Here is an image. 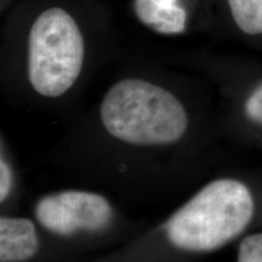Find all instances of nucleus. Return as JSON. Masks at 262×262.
I'll use <instances>...</instances> for the list:
<instances>
[{
    "mask_svg": "<svg viewBox=\"0 0 262 262\" xmlns=\"http://www.w3.org/2000/svg\"><path fill=\"white\" fill-rule=\"evenodd\" d=\"M191 127V114L178 95L143 75L127 74L75 126L64 157L91 179L133 193L150 157L185 142Z\"/></svg>",
    "mask_w": 262,
    "mask_h": 262,
    "instance_id": "f257e3e1",
    "label": "nucleus"
},
{
    "mask_svg": "<svg viewBox=\"0 0 262 262\" xmlns=\"http://www.w3.org/2000/svg\"><path fill=\"white\" fill-rule=\"evenodd\" d=\"M254 208L253 194L244 183L234 179L214 180L196 191L155 231L141 235L136 242H163L180 253H211L248 227Z\"/></svg>",
    "mask_w": 262,
    "mask_h": 262,
    "instance_id": "f03ea898",
    "label": "nucleus"
},
{
    "mask_svg": "<svg viewBox=\"0 0 262 262\" xmlns=\"http://www.w3.org/2000/svg\"><path fill=\"white\" fill-rule=\"evenodd\" d=\"M89 48L77 18L61 6L39 12L29 27L25 77L31 93L42 102L71 96L83 80Z\"/></svg>",
    "mask_w": 262,
    "mask_h": 262,
    "instance_id": "7ed1b4c3",
    "label": "nucleus"
},
{
    "mask_svg": "<svg viewBox=\"0 0 262 262\" xmlns=\"http://www.w3.org/2000/svg\"><path fill=\"white\" fill-rule=\"evenodd\" d=\"M31 217L48 243L86 245L135 233V220L106 193L66 187L37 196Z\"/></svg>",
    "mask_w": 262,
    "mask_h": 262,
    "instance_id": "20e7f679",
    "label": "nucleus"
},
{
    "mask_svg": "<svg viewBox=\"0 0 262 262\" xmlns=\"http://www.w3.org/2000/svg\"><path fill=\"white\" fill-rule=\"evenodd\" d=\"M48 242L31 216L0 215V262H32Z\"/></svg>",
    "mask_w": 262,
    "mask_h": 262,
    "instance_id": "39448f33",
    "label": "nucleus"
},
{
    "mask_svg": "<svg viewBox=\"0 0 262 262\" xmlns=\"http://www.w3.org/2000/svg\"><path fill=\"white\" fill-rule=\"evenodd\" d=\"M133 8L141 24L155 32L166 35L185 32L187 14L181 0H134Z\"/></svg>",
    "mask_w": 262,
    "mask_h": 262,
    "instance_id": "423d86ee",
    "label": "nucleus"
},
{
    "mask_svg": "<svg viewBox=\"0 0 262 262\" xmlns=\"http://www.w3.org/2000/svg\"><path fill=\"white\" fill-rule=\"evenodd\" d=\"M232 17L242 32L262 34V0H227Z\"/></svg>",
    "mask_w": 262,
    "mask_h": 262,
    "instance_id": "0eeeda50",
    "label": "nucleus"
},
{
    "mask_svg": "<svg viewBox=\"0 0 262 262\" xmlns=\"http://www.w3.org/2000/svg\"><path fill=\"white\" fill-rule=\"evenodd\" d=\"M238 262H262V232L243 239L239 245Z\"/></svg>",
    "mask_w": 262,
    "mask_h": 262,
    "instance_id": "6e6552de",
    "label": "nucleus"
},
{
    "mask_svg": "<svg viewBox=\"0 0 262 262\" xmlns=\"http://www.w3.org/2000/svg\"><path fill=\"white\" fill-rule=\"evenodd\" d=\"M16 189V173L8 159H0V205L14 195Z\"/></svg>",
    "mask_w": 262,
    "mask_h": 262,
    "instance_id": "1a4fd4ad",
    "label": "nucleus"
},
{
    "mask_svg": "<svg viewBox=\"0 0 262 262\" xmlns=\"http://www.w3.org/2000/svg\"><path fill=\"white\" fill-rule=\"evenodd\" d=\"M245 112L253 122L262 124V84L258 85L248 98Z\"/></svg>",
    "mask_w": 262,
    "mask_h": 262,
    "instance_id": "9d476101",
    "label": "nucleus"
},
{
    "mask_svg": "<svg viewBox=\"0 0 262 262\" xmlns=\"http://www.w3.org/2000/svg\"><path fill=\"white\" fill-rule=\"evenodd\" d=\"M3 158H5V156H4V152H3V147H2V145H0V159H3Z\"/></svg>",
    "mask_w": 262,
    "mask_h": 262,
    "instance_id": "9b49d317",
    "label": "nucleus"
}]
</instances>
